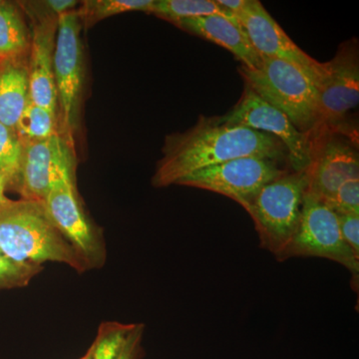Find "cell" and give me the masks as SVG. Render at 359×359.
<instances>
[{
    "mask_svg": "<svg viewBox=\"0 0 359 359\" xmlns=\"http://www.w3.org/2000/svg\"><path fill=\"white\" fill-rule=\"evenodd\" d=\"M79 359H91V349L89 348L86 354H85V355L82 356V358Z\"/></svg>",
    "mask_w": 359,
    "mask_h": 359,
    "instance_id": "obj_30",
    "label": "cell"
},
{
    "mask_svg": "<svg viewBox=\"0 0 359 359\" xmlns=\"http://www.w3.org/2000/svg\"><path fill=\"white\" fill-rule=\"evenodd\" d=\"M32 13L30 46L27 56L29 99L32 103L57 114V93L53 74V56L57 16L45 9Z\"/></svg>",
    "mask_w": 359,
    "mask_h": 359,
    "instance_id": "obj_14",
    "label": "cell"
},
{
    "mask_svg": "<svg viewBox=\"0 0 359 359\" xmlns=\"http://www.w3.org/2000/svg\"><path fill=\"white\" fill-rule=\"evenodd\" d=\"M135 327L136 323H101L95 341L90 346L91 359H120Z\"/></svg>",
    "mask_w": 359,
    "mask_h": 359,
    "instance_id": "obj_21",
    "label": "cell"
},
{
    "mask_svg": "<svg viewBox=\"0 0 359 359\" xmlns=\"http://www.w3.org/2000/svg\"><path fill=\"white\" fill-rule=\"evenodd\" d=\"M42 269V264L20 263L0 250V290L26 287Z\"/></svg>",
    "mask_w": 359,
    "mask_h": 359,
    "instance_id": "obj_23",
    "label": "cell"
},
{
    "mask_svg": "<svg viewBox=\"0 0 359 359\" xmlns=\"http://www.w3.org/2000/svg\"><path fill=\"white\" fill-rule=\"evenodd\" d=\"M77 4L78 2L74 0H47V1L42 2V6L45 7V9L57 18L62 14L74 11Z\"/></svg>",
    "mask_w": 359,
    "mask_h": 359,
    "instance_id": "obj_27",
    "label": "cell"
},
{
    "mask_svg": "<svg viewBox=\"0 0 359 359\" xmlns=\"http://www.w3.org/2000/svg\"><path fill=\"white\" fill-rule=\"evenodd\" d=\"M29 100L27 57L2 61L0 65V123L15 129Z\"/></svg>",
    "mask_w": 359,
    "mask_h": 359,
    "instance_id": "obj_16",
    "label": "cell"
},
{
    "mask_svg": "<svg viewBox=\"0 0 359 359\" xmlns=\"http://www.w3.org/2000/svg\"><path fill=\"white\" fill-rule=\"evenodd\" d=\"M23 143L15 129L0 123V174L15 190L20 178Z\"/></svg>",
    "mask_w": 359,
    "mask_h": 359,
    "instance_id": "obj_22",
    "label": "cell"
},
{
    "mask_svg": "<svg viewBox=\"0 0 359 359\" xmlns=\"http://www.w3.org/2000/svg\"><path fill=\"white\" fill-rule=\"evenodd\" d=\"M216 4L236 16L249 6L250 0H216Z\"/></svg>",
    "mask_w": 359,
    "mask_h": 359,
    "instance_id": "obj_28",
    "label": "cell"
},
{
    "mask_svg": "<svg viewBox=\"0 0 359 359\" xmlns=\"http://www.w3.org/2000/svg\"><path fill=\"white\" fill-rule=\"evenodd\" d=\"M43 203L51 221L87 269L102 268L107 259L106 245L80 203L75 177L65 176L54 182Z\"/></svg>",
    "mask_w": 359,
    "mask_h": 359,
    "instance_id": "obj_9",
    "label": "cell"
},
{
    "mask_svg": "<svg viewBox=\"0 0 359 359\" xmlns=\"http://www.w3.org/2000/svg\"><path fill=\"white\" fill-rule=\"evenodd\" d=\"M155 0H88L81 4L77 13L82 25L89 28L99 21L118 14L143 11L152 13Z\"/></svg>",
    "mask_w": 359,
    "mask_h": 359,
    "instance_id": "obj_20",
    "label": "cell"
},
{
    "mask_svg": "<svg viewBox=\"0 0 359 359\" xmlns=\"http://www.w3.org/2000/svg\"><path fill=\"white\" fill-rule=\"evenodd\" d=\"M30 46V29L18 6L4 1L0 6V60L25 58Z\"/></svg>",
    "mask_w": 359,
    "mask_h": 359,
    "instance_id": "obj_17",
    "label": "cell"
},
{
    "mask_svg": "<svg viewBox=\"0 0 359 359\" xmlns=\"http://www.w3.org/2000/svg\"><path fill=\"white\" fill-rule=\"evenodd\" d=\"M173 25L191 34L224 47L249 69H257L261 66V54L250 43L238 20L209 15L183 18L175 21Z\"/></svg>",
    "mask_w": 359,
    "mask_h": 359,
    "instance_id": "obj_15",
    "label": "cell"
},
{
    "mask_svg": "<svg viewBox=\"0 0 359 359\" xmlns=\"http://www.w3.org/2000/svg\"><path fill=\"white\" fill-rule=\"evenodd\" d=\"M323 202L337 215H359V178L348 180Z\"/></svg>",
    "mask_w": 359,
    "mask_h": 359,
    "instance_id": "obj_24",
    "label": "cell"
},
{
    "mask_svg": "<svg viewBox=\"0 0 359 359\" xmlns=\"http://www.w3.org/2000/svg\"><path fill=\"white\" fill-rule=\"evenodd\" d=\"M2 4H4V1H0V6H2Z\"/></svg>",
    "mask_w": 359,
    "mask_h": 359,
    "instance_id": "obj_31",
    "label": "cell"
},
{
    "mask_svg": "<svg viewBox=\"0 0 359 359\" xmlns=\"http://www.w3.org/2000/svg\"><path fill=\"white\" fill-rule=\"evenodd\" d=\"M323 65L325 72L318 85V119L309 139L339 133L358 141V125L351 119L359 103L358 39L342 42L334 57Z\"/></svg>",
    "mask_w": 359,
    "mask_h": 359,
    "instance_id": "obj_4",
    "label": "cell"
},
{
    "mask_svg": "<svg viewBox=\"0 0 359 359\" xmlns=\"http://www.w3.org/2000/svg\"><path fill=\"white\" fill-rule=\"evenodd\" d=\"M219 119L226 124L276 137L287 149L292 171H304L313 162V145L309 134L299 131L287 115L263 100L249 85L245 84L240 100L226 114L219 116Z\"/></svg>",
    "mask_w": 359,
    "mask_h": 359,
    "instance_id": "obj_10",
    "label": "cell"
},
{
    "mask_svg": "<svg viewBox=\"0 0 359 359\" xmlns=\"http://www.w3.org/2000/svg\"><path fill=\"white\" fill-rule=\"evenodd\" d=\"M243 157H261L289 164L285 145L271 135L222 122L219 116L201 115L184 132L168 135L152 185L166 188L199 170Z\"/></svg>",
    "mask_w": 359,
    "mask_h": 359,
    "instance_id": "obj_1",
    "label": "cell"
},
{
    "mask_svg": "<svg viewBox=\"0 0 359 359\" xmlns=\"http://www.w3.org/2000/svg\"><path fill=\"white\" fill-rule=\"evenodd\" d=\"M289 171L287 162L243 157L194 172L180 180L177 185L219 194L245 209L263 187Z\"/></svg>",
    "mask_w": 359,
    "mask_h": 359,
    "instance_id": "obj_8",
    "label": "cell"
},
{
    "mask_svg": "<svg viewBox=\"0 0 359 359\" xmlns=\"http://www.w3.org/2000/svg\"><path fill=\"white\" fill-rule=\"evenodd\" d=\"M82 22L77 11L57 18L53 74L57 93L59 131L73 142L83 87ZM74 143V142H73Z\"/></svg>",
    "mask_w": 359,
    "mask_h": 359,
    "instance_id": "obj_7",
    "label": "cell"
},
{
    "mask_svg": "<svg viewBox=\"0 0 359 359\" xmlns=\"http://www.w3.org/2000/svg\"><path fill=\"white\" fill-rule=\"evenodd\" d=\"M309 186V168L301 172L290 170L263 187L245 209L254 222L259 247L276 259L299 226Z\"/></svg>",
    "mask_w": 359,
    "mask_h": 359,
    "instance_id": "obj_5",
    "label": "cell"
},
{
    "mask_svg": "<svg viewBox=\"0 0 359 359\" xmlns=\"http://www.w3.org/2000/svg\"><path fill=\"white\" fill-rule=\"evenodd\" d=\"M311 257L330 259L348 269L351 273V287L358 294L359 257L344 242L337 212L308 189L299 226L276 261Z\"/></svg>",
    "mask_w": 359,
    "mask_h": 359,
    "instance_id": "obj_6",
    "label": "cell"
},
{
    "mask_svg": "<svg viewBox=\"0 0 359 359\" xmlns=\"http://www.w3.org/2000/svg\"><path fill=\"white\" fill-rule=\"evenodd\" d=\"M22 143L15 191L21 199L43 202L54 182L65 176L75 177L74 143L60 132L43 140Z\"/></svg>",
    "mask_w": 359,
    "mask_h": 359,
    "instance_id": "obj_11",
    "label": "cell"
},
{
    "mask_svg": "<svg viewBox=\"0 0 359 359\" xmlns=\"http://www.w3.org/2000/svg\"><path fill=\"white\" fill-rule=\"evenodd\" d=\"M163 20L175 22L183 18L219 15L238 20L214 0H155L152 13Z\"/></svg>",
    "mask_w": 359,
    "mask_h": 359,
    "instance_id": "obj_18",
    "label": "cell"
},
{
    "mask_svg": "<svg viewBox=\"0 0 359 359\" xmlns=\"http://www.w3.org/2000/svg\"><path fill=\"white\" fill-rule=\"evenodd\" d=\"M1 63H2V61H1V60H0V65H1Z\"/></svg>",
    "mask_w": 359,
    "mask_h": 359,
    "instance_id": "obj_32",
    "label": "cell"
},
{
    "mask_svg": "<svg viewBox=\"0 0 359 359\" xmlns=\"http://www.w3.org/2000/svg\"><path fill=\"white\" fill-rule=\"evenodd\" d=\"M144 325L136 323L133 332L130 334L128 341L125 346L120 359H138L141 349V339L143 335Z\"/></svg>",
    "mask_w": 359,
    "mask_h": 359,
    "instance_id": "obj_26",
    "label": "cell"
},
{
    "mask_svg": "<svg viewBox=\"0 0 359 359\" xmlns=\"http://www.w3.org/2000/svg\"><path fill=\"white\" fill-rule=\"evenodd\" d=\"M257 69L238 67L244 83L289 117L302 133L309 134L318 119V89L299 67L280 59L261 55Z\"/></svg>",
    "mask_w": 359,
    "mask_h": 359,
    "instance_id": "obj_3",
    "label": "cell"
},
{
    "mask_svg": "<svg viewBox=\"0 0 359 359\" xmlns=\"http://www.w3.org/2000/svg\"><path fill=\"white\" fill-rule=\"evenodd\" d=\"M0 250L20 263L67 264L88 271L51 221L42 201L9 199L0 205Z\"/></svg>",
    "mask_w": 359,
    "mask_h": 359,
    "instance_id": "obj_2",
    "label": "cell"
},
{
    "mask_svg": "<svg viewBox=\"0 0 359 359\" xmlns=\"http://www.w3.org/2000/svg\"><path fill=\"white\" fill-rule=\"evenodd\" d=\"M344 242L359 257V215H337Z\"/></svg>",
    "mask_w": 359,
    "mask_h": 359,
    "instance_id": "obj_25",
    "label": "cell"
},
{
    "mask_svg": "<svg viewBox=\"0 0 359 359\" xmlns=\"http://www.w3.org/2000/svg\"><path fill=\"white\" fill-rule=\"evenodd\" d=\"M313 162L309 167V191L330 200L342 184L359 178L358 141L328 133L311 141Z\"/></svg>",
    "mask_w": 359,
    "mask_h": 359,
    "instance_id": "obj_13",
    "label": "cell"
},
{
    "mask_svg": "<svg viewBox=\"0 0 359 359\" xmlns=\"http://www.w3.org/2000/svg\"><path fill=\"white\" fill-rule=\"evenodd\" d=\"M7 187H8V181L4 175L0 174V205L4 204L9 200L6 196Z\"/></svg>",
    "mask_w": 359,
    "mask_h": 359,
    "instance_id": "obj_29",
    "label": "cell"
},
{
    "mask_svg": "<svg viewBox=\"0 0 359 359\" xmlns=\"http://www.w3.org/2000/svg\"><path fill=\"white\" fill-rule=\"evenodd\" d=\"M250 43L261 55L292 63L306 72L318 87L325 72V65L309 56L290 39L259 0L236 15Z\"/></svg>",
    "mask_w": 359,
    "mask_h": 359,
    "instance_id": "obj_12",
    "label": "cell"
},
{
    "mask_svg": "<svg viewBox=\"0 0 359 359\" xmlns=\"http://www.w3.org/2000/svg\"><path fill=\"white\" fill-rule=\"evenodd\" d=\"M15 130L22 142L43 140L60 132L57 114L30 100L21 114Z\"/></svg>",
    "mask_w": 359,
    "mask_h": 359,
    "instance_id": "obj_19",
    "label": "cell"
}]
</instances>
